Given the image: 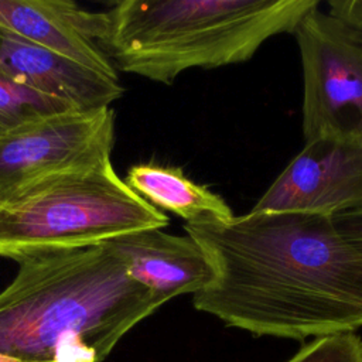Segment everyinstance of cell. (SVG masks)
<instances>
[{"mask_svg": "<svg viewBox=\"0 0 362 362\" xmlns=\"http://www.w3.org/2000/svg\"><path fill=\"white\" fill-rule=\"evenodd\" d=\"M69 109L74 107L21 86L0 74V137L33 119Z\"/></svg>", "mask_w": 362, "mask_h": 362, "instance_id": "cell-12", "label": "cell"}, {"mask_svg": "<svg viewBox=\"0 0 362 362\" xmlns=\"http://www.w3.org/2000/svg\"><path fill=\"white\" fill-rule=\"evenodd\" d=\"M167 225L168 216L136 194L106 160L1 202L0 257L18 263Z\"/></svg>", "mask_w": 362, "mask_h": 362, "instance_id": "cell-4", "label": "cell"}, {"mask_svg": "<svg viewBox=\"0 0 362 362\" xmlns=\"http://www.w3.org/2000/svg\"><path fill=\"white\" fill-rule=\"evenodd\" d=\"M107 245L130 277L164 303L181 294H195L214 279L205 252L188 235L153 228L120 236Z\"/></svg>", "mask_w": 362, "mask_h": 362, "instance_id": "cell-10", "label": "cell"}, {"mask_svg": "<svg viewBox=\"0 0 362 362\" xmlns=\"http://www.w3.org/2000/svg\"><path fill=\"white\" fill-rule=\"evenodd\" d=\"M329 14L362 33V0H329Z\"/></svg>", "mask_w": 362, "mask_h": 362, "instance_id": "cell-15", "label": "cell"}, {"mask_svg": "<svg viewBox=\"0 0 362 362\" xmlns=\"http://www.w3.org/2000/svg\"><path fill=\"white\" fill-rule=\"evenodd\" d=\"M110 106L69 109L33 119L0 137V204L52 178L110 160Z\"/></svg>", "mask_w": 362, "mask_h": 362, "instance_id": "cell-6", "label": "cell"}, {"mask_svg": "<svg viewBox=\"0 0 362 362\" xmlns=\"http://www.w3.org/2000/svg\"><path fill=\"white\" fill-rule=\"evenodd\" d=\"M100 23L102 11H88L69 0H0V31L117 78L98 44Z\"/></svg>", "mask_w": 362, "mask_h": 362, "instance_id": "cell-8", "label": "cell"}, {"mask_svg": "<svg viewBox=\"0 0 362 362\" xmlns=\"http://www.w3.org/2000/svg\"><path fill=\"white\" fill-rule=\"evenodd\" d=\"M332 221L342 238L362 252V209L338 214Z\"/></svg>", "mask_w": 362, "mask_h": 362, "instance_id": "cell-14", "label": "cell"}, {"mask_svg": "<svg viewBox=\"0 0 362 362\" xmlns=\"http://www.w3.org/2000/svg\"><path fill=\"white\" fill-rule=\"evenodd\" d=\"M17 264L0 291V352L24 362H102L164 304L107 243Z\"/></svg>", "mask_w": 362, "mask_h": 362, "instance_id": "cell-2", "label": "cell"}, {"mask_svg": "<svg viewBox=\"0 0 362 362\" xmlns=\"http://www.w3.org/2000/svg\"><path fill=\"white\" fill-rule=\"evenodd\" d=\"M318 0H123L102 11L98 44L116 66L173 83L191 68L250 59L290 33Z\"/></svg>", "mask_w": 362, "mask_h": 362, "instance_id": "cell-3", "label": "cell"}, {"mask_svg": "<svg viewBox=\"0 0 362 362\" xmlns=\"http://www.w3.org/2000/svg\"><path fill=\"white\" fill-rule=\"evenodd\" d=\"M362 209V141L321 136L273 181L250 212L335 216Z\"/></svg>", "mask_w": 362, "mask_h": 362, "instance_id": "cell-7", "label": "cell"}, {"mask_svg": "<svg viewBox=\"0 0 362 362\" xmlns=\"http://www.w3.org/2000/svg\"><path fill=\"white\" fill-rule=\"evenodd\" d=\"M184 229L214 269L212 281L192 294L198 311L255 335L291 339L362 327V252L332 216L249 212Z\"/></svg>", "mask_w": 362, "mask_h": 362, "instance_id": "cell-1", "label": "cell"}, {"mask_svg": "<svg viewBox=\"0 0 362 362\" xmlns=\"http://www.w3.org/2000/svg\"><path fill=\"white\" fill-rule=\"evenodd\" d=\"M0 74L74 109L106 107L124 92L119 78L4 31H0Z\"/></svg>", "mask_w": 362, "mask_h": 362, "instance_id": "cell-9", "label": "cell"}, {"mask_svg": "<svg viewBox=\"0 0 362 362\" xmlns=\"http://www.w3.org/2000/svg\"><path fill=\"white\" fill-rule=\"evenodd\" d=\"M124 182L157 209L170 211L187 223L228 222L235 216L221 195L194 182L177 167L136 164L127 171Z\"/></svg>", "mask_w": 362, "mask_h": 362, "instance_id": "cell-11", "label": "cell"}, {"mask_svg": "<svg viewBox=\"0 0 362 362\" xmlns=\"http://www.w3.org/2000/svg\"><path fill=\"white\" fill-rule=\"evenodd\" d=\"M301 57L303 134L362 141V33L318 7L293 33Z\"/></svg>", "mask_w": 362, "mask_h": 362, "instance_id": "cell-5", "label": "cell"}, {"mask_svg": "<svg viewBox=\"0 0 362 362\" xmlns=\"http://www.w3.org/2000/svg\"><path fill=\"white\" fill-rule=\"evenodd\" d=\"M0 362H24L21 359H17L14 356H10V355H6V354H1L0 352Z\"/></svg>", "mask_w": 362, "mask_h": 362, "instance_id": "cell-16", "label": "cell"}, {"mask_svg": "<svg viewBox=\"0 0 362 362\" xmlns=\"http://www.w3.org/2000/svg\"><path fill=\"white\" fill-rule=\"evenodd\" d=\"M287 362H362V338L356 332L318 337Z\"/></svg>", "mask_w": 362, "mask_h": 362, "instance_id": "cell-13", "label": "cell"}]
</instances>
